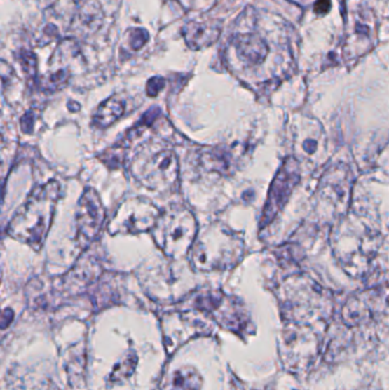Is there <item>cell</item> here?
I'll return each mask as SVG.
<instances>
[{"label": "cell", "instance_id": "obj_20", "mask_svg": "<svg viewBox=\"0 0 389 390\" xmlns=\"http://www.w3.org/2000/svg\"><path fill=\"white\" fill-rule=\"evenodd\" d=\"M79 25L81 28L88 31H95L100 27L102 22V11L97 3L87 0L83 1V7L79 12Z\"/></svg>", "mask_w": 389, "mask_h": 390}, {"label": "cell", "instance_id": "obj_2", "mask_svg": "<svg viewBox=\"0 0 389 390\" xmlns=\"http://www.w3.org/2000/svg\"><path fill=\"white\" fill-rule=\"evenodd\" d=\"M60 196L61 189L56 180H49L48 183L36 187L13 216L7 234L39 251L52 225Z\"/></svg>", "mask_w": 389, "mask_h": 390}, {"label": "cell", "instance_id": "obj_15", "mask_svg": "<svg viewBox=\"0 0 389 390\" xmlns=\"http://www.w3.org/2000/svg\"><path fill=\"white\" fill-rule=\"evenodd\" d=\"M370 308L371 318L389 329V285L363 292Z\"/></svg>", "mask_w": 389, "mask_h": 390}, {"label": "cell", "instance_id": "obj_5", "mask_svg": "<svg viewBox=\"0 0 389 390\" xmlns=\"http://www.w3.org/2000/svg\"><path fill=\"white\" fill-rule=\"evenodd\" d=\"M130 173L151 191L170 192L178 183L179 162L172 149L145 145L132 159Z\"/></svg>", "mask_w": 389, "mask_h": 390}, {"label": "cell", "instance_id": "obj_13", "mask_svg": "<svg viewBox=\"0 0 389 390\" xmlns=\"http://www.w3.org/2000/svg\"><path fill=\"white\" fill-rule=\"evenodd\" d=\"M102 273V262L90 251L80 257L76 265L63 278V285L71 292L80 291L97 280Z\"/></svg>", "mask_w": 389, "mask_h": 390}, {"label": "cell", "instance_id": "obj_12", "mask_svg": "<svg viewBox=\"0 0 389 390\" xmlns=\"http://www.w3.org/2000/svg\"><path fill=\"white\" fill-rule=\"evenodd\" d=\"M236 55L249 67H257L266 61L270 54V45L261 34L240 32L232 39Z\"/></svg>", "mask_w": 389, "mask_h": 390}, {"label": "cell", "instance_id": "obj_23", "mask_svg": "<svg viewBox=\"0 0 389 390\" xmlns=\"http://www.w3.org/2000/svg\"><path fill=\"white\" fill-rule=\"evenodd\" d=\"M149 40V32L145 29H135L130 34V46L132 49L138 51L144 46Z\"/></svg>", "mask_w": 389, "mask_h": 390}, {"label": "cell", "instance_id": "obj_6", "mask_svg": "<svg viewBox=\"0 0 389 390\" xmlns=\"http://www.w3.org/2000/svg\"><path fill=\"white\" fill-rule=\"evenodd\" d=\"M283 306L294 323L310 325L330 315V296L308 278H289L285 284Z\"/></svg>", "mask_w": 389, "mask_h": 390}, {"label": "cell", "instance_id": "obj_18", "mask_svg": "<svg viewBox=\"0 0 389 390\" xmlns=\"http://www.w3.org/2000/svg\"><path fill=\"white\" fill-rule=\"evenodd\" d=\"M203 163L207 170L217 171L219 174H228L233 162L232 151L227 147H216L205 151L201 156Z\"/></svg>", "mask_w": 389, "mask_h": 390}, {"label": "cell", "instance_id": "obj_9", "mask_svg": "<svg viewBox=\"0 0 389 390\" xmlns=\"http://www.w3.org/2000/svg\"><path fill=\"white\" fill-rule=\"evenodd\" d=\"M301 182V165L297 159H285L273 180L261 220V229L270 225L287 205L294 187Z\"/></svg>", "mask_w": 389, "mask_h": 390}, {"label": "cell", "instance_id": "obj_4", "mask_svg": "<svg viewBox=\"0 0 389 390\" xmlns=\"http://www.w3.org/2000/svg\"><path fill=\"white\" fill-rule=\"evenodd\" d=\"M153 238L158 247L170 260H182L193 247L198 236V223L185 206L174 205L161 213L156 222Z\"/></svg>", "mask_w": 389, "mask_h": 390}, {"label": "cell", "instance_id": "obj_28", "mask_svg": "<svg viewBox=\"0 0 389 390\" xmlns=\"http://www.w3.org/2000/svg\"><path fill=\"white\" fill-rule=\"evenodd\" d=\"M175 1L181 4L182 6H186L187 5V0H175Z\"/></svg>", "mask_w": 389, "mask_h": 390}, {"label": "cell", "instance_id": "obj_22", "mask_svg": "<svg viewBox=\"0 0 389 390\" xmlns=\"http://www.w3.org/2000/svg\"><path fill=\"white\" fill-rule=\"evenodd\" d=\"M19 58L25 74L29 78H36L37 76V58L34 56V53L23 51L20 54Z\"/></svg>", "mask_w": 389, "mask_h": 390}, {"label": "cell", "instance_id": "obj_16", "mask_svg": "<svg viewBox=\"0 0 389 390\" xmlns=\"http://www.w3.org/2000/svg\"><path fill=\"white\" fill-rule=\"evenodd\" d=\"M343 323L350 328L364 325L372 320L370 308L363 293L350 297L347 300L343 308Z\"/></svg>", "mask_w": 389, "mask_h": 390}, {"label": "cell", "instance_id": "obj_10", "mask_svg": "<svg viewBox=\"0 0 389 390\" xmlns=\"http://www.w3.org/2000/svg\"><path fill=\"white\" fill-rule=\"evenodd\" d=\"M105 220V208L95 189H85L77 207V240L81 247H88L101 233Z\"/></svg>", "mask_w": 389, "mask_h": 390}, {"label": "cell", "instance_id": "obj_19", "mask_svg": "<svg viewBox=\"0 0 389 390\" xmlns=\"http://www.w3.org/2000/svg\"><path fill=\"white\" fill-rule=\"evenodd\" d=\"M314 133V131H313ZM312 131H306L305 133H296L297 134L298 145L301 147V156L305 158L312 159L319 153L321 147H325L323 143V137H322L321 131H316L315 134H313Z\"/></svg>", "mask_w": 389, "mask_h": 390}, {"label": "cell", "instance_id": "obj_21", "mask_svg": "<svg viewBox=\"0 0 389 390\" xmlns=\"http://www.w3.org/2000/svg\"><path fill=\"white\" fill-rule=\"evenodd\" d=\"M203 379L193 369H181L172 375V390H200Z\"/></svg>", "mask_w": 389, "mask_h": 390}, {"label": "cell", "instance_id": "obj_26", "mask_svg": "<svg viewBox=\"0 0 389 390\" xmlns=\"http://www.w3.org/2000/svg\"><path fill=\"white\" fill-rule=\"evenodd\" d=\"M34 116L32 113L29 112L25 114L21 120V127L23 133H31L34 125Z\"/></svg>", "mask_w": 389, "mask_h": 390}, {"label": "cell", "instance_id": "obj_8", "mask_svg": "<svg viewBox=\"0 0 389 390\" xmlns=\"http://www.w3.org/2000/svg\"><path fill=\"white\" fill-rule=\"evenodd\" d=\"M319 339L312 328L306 324L290 322L282 335L283 363L292 371L306 369L319 353Z\"/></svg>", "mask_w": 389, "mask_h": 390}, {"label": "cell", "instance_id": "obj_24", "mask_svg": "<svg viewBox=\"0 0 389 390\" xmlns=\"http://www.w3.org/2000/svg\"><path fill=\"white\" fill-rule=\"evenodd\" d=\"M165 79L161 76H153L147 81L146 93L151 98H154L156 95L161 92V89L165 87Z\"/></svg>", "mask_w": 389, "mask_h": 390}, {"label": "cell", "instance_id": "obj_25", "mask_svg": "<svg viewBox=\"0 0 389 390\" xmlns=\"http://www.w3.org/2000/svg\"><path fill=\"white\" fill-rule=\"evenodd\" d=\"M331 0H316L314 4V12L319 15H325L330 11Z\"/></svg>", "mask_w": 389, "mask_h": 390}, {"label": "cell", "instance_id": "obj_17", "mask_svg": "<svg viewBox=\"0 0 389 390\" xmlns=\"http://www.w3.org/2000/svg\"><path fill=\"white\" fill-rule=\"evenodd\" d=\"M125 110L126 107L119 96L116 95L107 98V101L98 107L97 111L93 116V125L95 126L96 128H107L125 114Z\"/></svg>", "mask_w": 389, "mask_h": 390}, {"label": "cell", "instance_id": "obj_7", "mask_svg": "<svg viewBox=\"0 0 389 390\" xmlns=\"http://www.w3.org/2000/svg\"><path fill=\"white\" fill-rule=\"evenodd\" d=\"M160 215L159 209L150 200L132 196L120 203L107 231L111 235L149 232L154 229Z\"/></svg>", "mask_w": 389, "mask_h": 390}, {"label": "cell", "instance_id": "obj_3", "mask_svg": "<svg viewBox=\"0 0 389 390\" xmlns=\"http://www.w3.org/2000/svg\"><path fill=\"white\" fill-rule=\"evenodd\" d=\"M243 240L221 224H212L196 236L190 251L192 269L199 271L232 269L243 258Z\"/></svg>", "mask_w": 389, "mask_h": 390}, {"label": "cell", "instance_id": "obj_27", "mask_svg": "<svg viewBox=\"0 0 389 390\" xmlns=\"http://www.w3.org/2000/svg\"><path fill=\"white\" fill-rule=\"evenodd\" d=\"M386 156V159H383V166H385V167H388L386 168V170L388 171L389 174V152L387 153Z\"/></svg>", "mask_w": 389, "mask_h": 390}, {"label": "cell", "instance_id": "obj_14", "mask_svg": "<svg viewBox=\"0 0 389 390\" xmlns=\"http://www.w3.org/2000/svg\"><path fill=\"white\" fill-rule=\"evenodd\" d=\"M221 34V23L218 20L189 22L183 29V37L187 46L193 51L212 46Z\"/></svg>", "mask_w": 389, "mask_h": 390}, {"label": "cell", "instance_id": "obj_11", "mask_svg": "<svg viewBox=\"0 0 389 390\" xmlns=\"http://www.w3.org/2000/svg\"><path fill=\"white\" fill-rule=\"evenodd\" d=\"M352 175L346 166L331 167L320 183L322 198L334 206H345L350 199Z\"/></svg>", "mask_w": 389, "mask_h": 390}, {"label": "cell", "instance_id": "obj_1", "mask_svg": "<svg viewBox=\"0 0 389 390\" xmlns=\"http://www.w3.org/2000/svg\"><path fill=\"white\" fill-rule=\"evenodd\" d=\"M331 246L343 271L362 278L370 271L377 257L380 234L357 217H345L332 229Z\"/></svg>", "mask_w": 389, "mask_h": 390}]
</instances>
